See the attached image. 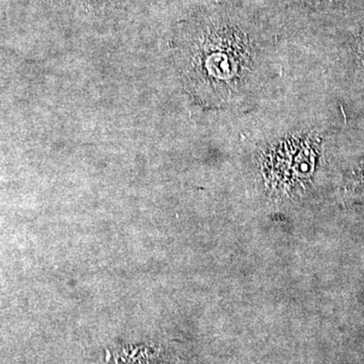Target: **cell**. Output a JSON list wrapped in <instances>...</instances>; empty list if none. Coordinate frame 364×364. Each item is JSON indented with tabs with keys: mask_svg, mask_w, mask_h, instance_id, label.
I'll return each mask as SVG.
<instances>
[{
	"mask_svg": "<svg viewBox=\"0 0 364 364\" xmlns=\"http://www.w3.org/2000/svg\"><path fill=\"white\" fill-rule=\"evenodd\" d=\"M176 56L189 92L203 104L221 105L250 91L261 54L248 42L191 31L179 41Z\"/></svg>",
	"mask_w": 364,
	"mask_h": 364,
	"instance_id": "6da1fadb",
	"label": "cell"
}]
</instances>
